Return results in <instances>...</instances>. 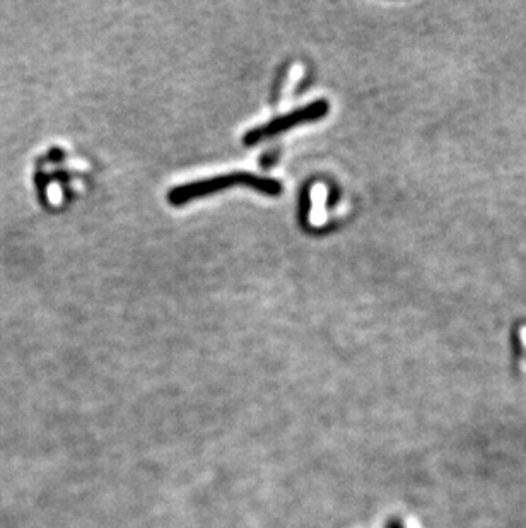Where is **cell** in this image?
<instances>
[{
    "mask_svg": "<svg viewBox=\"0 0 526 528\" xmlns=\"http://www.w3.org/2000/svg\"><path fill=\"white\" fill-rule=\"evenodd\" d=\"M249 187L257 192L265 193V196H280L282 192V185L277 180L272 178H262V176L252 175V173H230V175L214 176L209 180L193 181V183L181 185V187H175L167 193V200L173 205H183L190 200H197V198L214 196V193L221 192L230 187Z\"/></svg>",
    "mask_w": 526,
    "mask_h": 528,
    "instance_id": "cell-1",
    "label": "cell"
},
{
    "mask_svg": "<svg viewBox=\"0 0 526 528\" xmlns=\"http://www.w3.org/2000/svg\"><path fill=\"white\" fill-rule=\"evenodd\" d=\"M329 111H330L329 101H325V99H318V101L309 103V105H306L303 108H297V110L292 111V113L279 116V118L270 120L269 123L252 128V131L247 132L243 142H244V146H255L258 144V142L267 141V138L279 136V133H282L286 131H291V128L297 127V125L316 122V120L325 118V116L329 115Z\"/></svg>",
    "mask_w": 526,
    "mask_h": 528,
    "instance_id": "cell-2",
    "label": "cell"
},
{
    "mask_svg": "<svg viewBox=\"0 0 526 528\" xmlns=\"http://www.w3.org/2000/svg\"><path fill=\"white\" fill-rule=\"evenodd\" d=\"M386 528H403L402 527V523H398V522H390V523H388V525H386Z\"/></svg>",
    "mask_w": 526,
    "mask_h": 528,
    "instance_id": "cell-3",
    "label": "cell"
}]
</instances>
